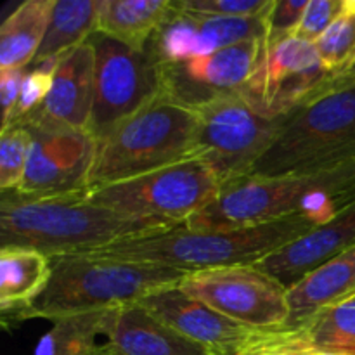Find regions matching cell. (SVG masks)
I'll use <instances>...</instances> for the list:
<instances>
[{
  "label": "cell",
  "instance_id": "f546056e",
  "mask_svg": "<svg viewBox=\"0 0 355 355\" xmlns=\"http://www.w3.org/2000/svg\"><path fill=\"white\" fill-rule=\"evenodd\" d=\"M177 7L201 16L246 17L263 12L272 0H173Z\"/></svg>",
  "mask_w": 355,
  "mask_h": 355
},
{
  "label": "cell",
  "instance_id": "1f68e13d",
  "mask_svg": "<svg viewBox=\"0 0 355 355\" xmlns=\"http://www.w3.org/2000/svg\"><path fill=\"white\" fill-rule=\"evenodd\" d=\"M307 3L309 0H274L267 14V37L263 42L276 44L291 37L300 24Z\"/></svg>",
  "mask_w": 355,
  "mask_h": 355
},
{
  "label": "cell",
  "instance_id": "8992f818",
  "mask_svg": "<svg viewBox=\"0 0 355 355\" xmlns=\"http://www.w3.org/2000/svg\"><path fill=\"white\" fill-rule=\"evenodd\" d=\"M196 113L159 97L97 142L89 191L193 158Z\"/></svg>",
  "mask_w": 355,
  "mask_h": 355
},
{
  "label": "cell",
  "instance_id": "52a82bcc",
  "mask_svg": "<svg viewBox=\"0 0 355 355\" xmlns=\"http://www.w3.org/2000/svg\"><path fill=\"white\" fill-rule=\"evenodd\" d=\"M194 113L193 158L205 163L222 187L252 175L290 116H270L243 92L211 101Z\"/></svg>",
  "mask_w": 355,
  "mask_h": 355
},
{
  "label": "cell",
  "instance_id": "9a60e30c",
  "mask_svg": "<svg viewBox=\"0 0 355 355\" xmlns=\"http://www.w3.org/2000/svg\"><path fill=\"white\" fill-rule=\"evenodd\" d=\"M96 55L89 42L64 52L52 68V87L42 106L23 123L87 130L94 106Z\"/></svg>",
  "mask_w": 355,
  "mask_h": 355
},
{
  "label": "cell",
  "instance_id": "7c38bea8",
  "mask_svg": "<svg viewBox=\"0 0 355 355\" xmlns=\"http://www.w3.org/2000/svg\"><path fill=\"white\" fill-rule=\"evenodd\" d=\"M21 125L30 130L31 149L26 173L16 193L31 198L89 193L96 139L87 130Z\"/></svg>",
  "mask_w": 355,
  "mask_h": 355
},
{
  "label": "cell",
  "instance_id": "836d02e7",
  "mask_svg": "<svg viewBox=\"0 0 355 355\" xmlns=\"http://www.w3.org/2000/svg\"><path fill=\"white\" fill-rule=\"evenodd\" d=\"M28 69H0V101H2V128L7 127L19 101L21 85Z\"/></svg>",
  "mask_w": 355,
  "mask_h": 355
},
{
  "label": "cell",
  "instance_id": "4316f807",
  "mask_svg": "<svg viewBox=\"0 0 355 355\" xmlns=\"http://www.w3.org/2000/svg\"><path fill=\"white\" fill-rule=\"evenodd\" d=\"M321 62L333 76H342L355 62V10L345 7L338 19L315 42Z\"/></svg>",
  "mask_w": 355,
  "mask_h": 355
},
{
  "label": "cell",
  "instance_id": "6da1fadb",
  "mask_svg": "<svg viewBox=\"0 0 355 355\" xmlns=\"http://www.w3.org/2000/svg\"><path fill=\"white\" fill-rule=\"evenodd\" d=\"M354 200L355 156L312 172L245 177L225 184L184 227L200 232L238 231L302 214L322 225Z\"/></svg>",
  "mask_w": 355,
  "mask_h": 355
},
{
  "label": "cell",
  "instance_id": "603a6c76",
  "mask_svg": "<svg viewBox=\"0 0 355 355\" xmlns=\"http://www.w3.org/2000/svg\"><path fill=\"white\" fill-rule=\"evenodd\" d=\"M114 311H96L68 315L40 338L35 355H97L110 345Z\"/></svg>",
  "mask_w": 355,
  "mask_h": 355
},
{
  "label": "cell",
  "instance_id": "cb8c5ba5",
  "mask_svg": "<svg viewBox=\"0 0 355 355\" xmlns=\"http://www.w3.org/2000/svg\"><path fill=\"white\" fill-rule=\"evenodd\" d=\"M293 333L312 355H355V297L326 307Z\"/></svg>",
  "mask_w": 355,
  "mask_h": 355
},
{
  "label": "cell",
  "instance_id": "9c48e42d",
  "mask_svg": "<svg viewBox=\"0 0 355 355\" xmlns=\"http://www.w3.org/2000/svg\"><path fill=\"white\" fill-rule=\"evenodd\" d=\"M96 55L94 106L87 132L103 141L121 121L163 96L159 64L146 51H135L107 35L89 37Z\"/></svg>",
  "mask_w": 355,
  "mask_h": 355
},
{
  "label": "cell",
  "instance_id": "d6a6232c",
  "mask_svg": "<svg viewBox=\"0 0 355 355\" xmlns=\"http://www.w3.org/2000/svg\"><path fill=\"white\" fill-rule=\"evenodd\" d=\"M241 355H312L302 347L297 335L290 331L263 333Z\"/></svg>",
  "mask_w": 355,
  "mask_h": 355
},
{
  "label": "cell",
  "instance_id": "f1b7e54d",
  "mask_svg": "<svg viewBox=\"0 0 355 355\" xmlns=\"http://www.w3.org/2000/svg\"><path fill=\"white\" fill-rule=\"evenodd\" d=\"M54 62H49V64L40 66V68L28 69L26 75H24L23 85H21L19 101H17L16 110H14L12 116H10L9 125L23 123L28 116H31V114L42 106L45 97L51 92L52 68H54ZM9 125H7V127H9Z\"/></svg>",
  "mask_w": 355,
  "mask_h": 355
},
{
  "label": "cell",
  "instance_id": "ac0fdd59",
  "mask_svg": "<svg viewBox=\"0 0 355 355\" xmlns=\"http://www.w3.org/2000/svg\"><path fill=\"white\" fill-rule=\"evenodd\" d=\"M110 345L118 355H214L170 328L139 302L114 311Z\"/></svg>",
  "mask_w": 355,
  "mask_h": 355
},
{
  "label": "cell",
  "instance_id": "44dd1931",
  "mask_svg": "<svg viewBox=\"0 0 355 355\" xmlns=\"http://www.w3.org/2000/svg\"><path fill=\"white\" fill-rule=\"evenodd\" d=\"M54 0H26L0 26V69H28L47 31Z\"/></svg>",
  "mask_w": 355,
  "mask_h": 355
},
{
  "label": "cell",
  "instance_id": "d4e9b609",
  "mask_svg": "<svg viewBox=\"0 0 355 355\" xmlns=\"http://www.w3.org/2000/svg\"><path fill=\"white\" fill-rule=\"evenodd\" d=\"M198 37H200V26H198L196 14L180 9L173 0H170V10L149 40L146 52L158 64L189 61L200 58Z\"/></svg>",
  "mask_w": 355,
  "mask_h": 355
},
{
  "label": "cell",
  "instance_id": "d590c367",
  "mask_svg": "<svg viewBox=\"0 0 355 355\" xmlns=\"http://www.w3.org/2000/svg\"><path fill=\"white\" fill-rule=\"evenodd\" d=\"M97 355H118V354L114 352V349H113V347H111V345H107L106 349H103V350H101V352L97 354Z\"/></svg>",
  "mask_w": 355,
  "mask_h": 355
},
{
  "label": "cell",
  "instance_id": "ffe728a7",
  "mask_svg": "<svg viewBox=\"0 0 355 355\" xmlns=\"http://www.w3.org/2000/svg\"><path fill=\"white\" fill-rule=\"evenodd\" d=\"M170 10V0H97V31L146 51Z\"/></svg>",
  "mask_w": 355,
  "mask_h": 355
},
{
  "label": "cell",
  "instance_id": "e0dca14e",
  "mask_svg": "<svg viewBox=\"0 0 355 355\" xmlns=\"http://www.w3.org/2000/svg\"><path fill=\"white\" fill-rule=\"evenodd\" d=\"M355 297V246L328 260L288 288L290 319L283 331H298L326 307Z\"/></svg>",
  "mask_w": 355,
  "mask_h": 355
},
{
  "label": "cell",
  "instance_id": "30bf717a",
  "mask_svg": "<svg viewBox=\"0 0 355 355\" xmlns=\"http://www.w3.org/2000/svg\"><path fill=\"white\" fill-rule=\"evenodd\" d=\"M179 286L225 318L259 333L283 331L290 319L288 288L259 266L191 272Z\"/></svg>",
  "mask_w": 355,
  "mask_h": 355
},
{
  "label": "cell",
  "instance_id": "2e32d148",
  "mask_svg": "<svg viewBox=\"0 0 355 355\" xmlns=\"http://www.w3.org/2000/svg\"><path fill=\"white\" fill-rule=\"evenodd\" d=\"M355 246V200L326 224L272 253L257 266L286 288Z\"/></svg>",
  "mask_w": 355,
  "mask_h": 355
},
{
  "label": "cell",
  "instance_id": "d6986e66",
  "mask_svg": "<svg viewBox=\"0 0 355 355\" xmlns=\"http://www.w3.org/2000/svg\"><path fill=\"white\" fill-rule=\"evenodd\" d=\"M51 279V259L31 248H0V309L3 322L26 321V312Z\"/></svg>",
  "mask_w": 355,
  "mask_h": 355
},
{
  "label": "cell",
  "instance_id": "4dcf8cb0",
  "mask_svg": "<svg viewBox=\"0 0 355 355\" xmlns=\"http://www.w3.org/2000/svg\"><path fill=\"white\" fill-rule=\"evenodd\" d=\"M343 12V0H309L295 37L315 44Z\"/></svg>",
  "mask_w": 355,
  "mask_h": 355
},
{
  "label": "cell",
  "instance_id": "8fae6325",
  "mask_svg": "<svg viewBox=\"0 0 355 355\" xmlns=\"http://www.w3.org/2000/svg\"><path fill=\"white\" fill-rule=\"evenodd\" d=\"M331 76L315 45L291 35L276 44L262 42L259 64L243 94L270 116H286L314 97Z\"/></svg>",
  "mask_w": 355,
  "mask_h": 355
},
{
  "label": "cell",
  "instance_id": "277c9868",
  "mask_svg": "<svg viewBox=\"0 0 355 355\" xmlns=\"http://www.w3.org/2000/svg\"><path fill=\"white\" fill-rule=\"evenodd\" d=\"M187 274L97 253L51 257V279L28 309L26 319L58 321L85 312L121 309L137 304L153 291L179 284Z\"/></svg>",
  "mask_w": 355,
  "mask_h": 355
},
{
  "label": "cell",
  "instance_id": "7402d4cb",
  "mask_svg": "<svg viewBox=\"0 0 355 355\" xmlns=\"http://www.w3.org/2000/svg\"><path fill=\"white\" fill-rule=\"evenodd\" d=\"M96 31V0H54L47 31L30 68L54 62L64 52L85 44Z\"/></svg>",
  "mask_w": 355,
  "mask_h": 355
},
{
  "label": "cell",
  "instance_id": "3957f363",
  "mask_svg": "<svg viewBox=\"0 0 355 355\" xmlns=\"http://www.w3.org/2000/svg\"><path fill=\"white\" fill-rule=\"evenodd\" d=\"M315 227H319L318 222L304 214L238 231L200 232L180 225L116 243L92 253L172 267L191 274L218 267L257 266Z\"/></svg>",
  "mask_w": 355,
  "mask_h": 355
},
{
  "label": "cell",
  "instance_id": "4fadbf2b",
  "mask_svg": "<svg viewBox=\"0 0 355 355\" xmlns=\"http://www.w3.org/2000/svg\"><path fill=\"white\" fill-rule=\"evenodd\" d=\"M262 42H245L189 61L159 64L163 97L194 111L243 92L259 64Z\"/></svg>",
  "mask_w": 355,
  "mask_h": 355
},
{
  "label": "cell",
  "instance_id": "83f0119b",
  "mask_svg": "<svg viewBox=\"0 0 355 355\" xmlns=\"http://www.w3.org/2000/svg\"><path fill=\"white\" fill-rule=\"evenodd\" d=\"M31 134L24 125L12 123L0 132V189L17 191L30 159Z\"/></svg>",
  "mask_w": 355,
  "mask_h": 355
},
{
  "label": "cell",
  "instance_id": "e575fe53",
  "mask_svg": "<svg viewBox=\"0 0 355 355\" xmlns=\"http://www.w3.org/2000/svg\"><path fill=\"white\" fill-rule=\"evenodd\" d=\"M340 78H347V80H355V62L352 64V68L349 69V71L347 73H343L342 76H340Z\"/></svg>",
  "mask_w": 355,
  "mask_h": 355
},
{
  "label": "cell",
  "instance_id": "484cf974",
  "mask_svg": "<svg viewBox=\"0 0 355 355\" xmlns=\"http://www.w3.org/2000/svg\"><path fill=\"white\" fill-rule=\"evenodd\" d=\"M272 3L257 16L215 17L196 14L198 26H200V37H198L200 58L201 55L214 54V52L222 51V49L232 47V45L245 44V42L266 40L267 14H269Z\"/></svg>",
  "mask_w": 355,
  "mask_h": 355
},
{
  "label": "cell",
  "instance_id": "ba28073f",
  "mask_svg": "<svg viewBox=\"0 0 355 355\" xmlns=\"http://www.w3.org/2000/svg\"><path fill=\"white\" fill-rule=\"evenodd\" d=\"M220 189L222 184L205 163L187 158L135 179L89 191V200L120 214L180 227L208 207Z\"/></svg>",
  "mask_w": 355,
  "mask_h": 355
},
{
  "label": "cell",
  "instance_id": "7a4b0ae2",
  "mask_svg": "<svg viewBox=\"0 0 355 355\" xmlns=\"http://www.w3.org/2000/svg\"><path fill=\"white\" fill-rule=\"evenodd\" d=\"M173 229L89 200V193L55 198L2 193L0 248H31L51 257L92 253L116 243Z\"/></svg>",
  "mask_w": 355,
  "mask_h": 355
},
{
  "label": "cell",
  "instance_id": "5b68a950",
  "mask_svg": "<svg viewBox=\"0 0 355 355\" xmlns=\"http://www.w3.org/2000/svg\"><path fill=\"white\" fill-rule=\"evenodd\" d=\"M355 156V80L331 76L291 111L272 148L250 177L312 172Z\"/></svg>",
  "mask_w": 355,
  "mask_h": 355
},
{
  "label": "cell",
  "instance_id": "5bb4252c",
  "mask_svg": "<svg viewBox=\"0 0 355 355\" xmlns=\"http://www.w3.org/2000/svg\"><path fill=\"white\" fill-rule=\"evenodd\" d=\"M139 304L214 355H241L263 335L214 311L187 295L179 284L153 291Z\"/></svg>",
  "mask_w": 355,
  "mask_h": 355
}]
</instances>
